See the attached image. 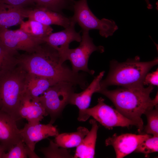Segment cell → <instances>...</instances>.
<instances>
[{"instance_id":"6da1fadb","label":"cell","mask_w":158,"mask_h":158,"mask_svg":"<svg viewBox=\"0 0 158 158\" xmlns=\"http://www.w3.org/2000/svg\"><path fill=\"white\" fill-rule=\"evenodd\" d=\"M18 63L28 73L57 82H69L83 89L88 85L84 74L75 73L61 63L58 51L45 42L40 44L31 52L19 55Z\"/></svg>"},{"instance_id":"7a4b0ae2","label":"cell","mask_w":158,"mask_h":158,"mask_svg":"<svg viewBox=\"0 0 158 158\" xmlns=\"http://www.w3.org/2000/svg\"><path fill=\"white\" fill-rule=\"evenodd\" d=\"M154 87L149 85L145 88L122 87L113 90L104 88L100 89L98 92L109 98L117 110L134 122L140 132L144 128L142 115L158 105V94L154 99L150 96Z\"/></svg>"},{"instance_id":"3957f363","label":"cell","mask_w":158,"mask_h":158,"mask_svg":"<svg viewBox=\"0 0 158 158\" xmlns=\"http://www.w3.org/2000/svg\"><path fill=\"white\" fill-rule=\"evenodd\" d=\"M138 56L123 62L111 61L110 69L105 79L100 83V89L115 85L126 87L144 86L146 75L158 63L157 58L148 61H142Z\"/></svg>"},{"instance_id":"277c9868","label":"cell","mask_w":158,"mask_h":158,"mask_svg":"<svg viewBox=\"0 0 158 158\" xmlns=\"http://www.w3.org/2000/svg\"><path fill=\"white\" fill-rule=\"evenodd\" d=\"M27 72L20 65L0 73V110L17 121L21 119L19 109L25 90Z\"/></svg>"},{"instance_id":"5b68a950","label":"cell","mask_w":158,"mask_h":158,"mask_svg":"<svg viewBox=\"0 0 158 158\" xmlns=\"http://www.w3.org/2000/svg\"><path fill=\"white\" fill-rule=\"evenodd\" d=\"M73 2L74 13L71 18L72 21L78 23L81 27L82 31L98 30L100 35L107 38L112 36L118 29L114 20L105 18L101 20L98 18L90 9L87 0Z\"/></svg>"},{"instance_id":"8992f818","label":"cell","mask_w":158,"mask_h":158,"mask_svg":"<svg viewBox=\"0 0 158 158\" xmlns=\"http://www.w3.org/2000/svg\"><path fill=\"white\" fill-rule=\"evenodd\" d=\"M72 84L59 81L49 87L38 98L40 102L51 118L49 123L53 124L66 106L69 104L74 92Z\"/></svg>"},{"instance_id":"52a82bcc","label":"cell","mask_w":158,"mask_h":158,"mask_svg":"<svg viewBox=\"0 0 158 158\" xmlns=\"http://www.w3.org/2000/svg\"><path fill=\"white\" fill-rule=\"evenodd\" d=\"M82 32L81 40L79 46L74 49H67L61 57L60 61L63 63L65 61L69 60L72 65V70L75 73H78L81 71L93 75L95 71L90 69L88 67L90 56L95 51L103 53L104 48L102 46L95 45L89 31Z\"/></svg>"},{"instance_id":"ba28073f","label":"cell","mask_w":158,"mask_h":158,"mask_svg":"<svg viewBox=\"0 0 158 158\" xmlns=\"http://www.w3.org/2000/svg\"><path fill=\"white\" fill-rule=\"evenodd\" d=\"M97 104L94 107L86 109L84 112L83 121L90 116L106 128L112 129L117 126L129 127L136 123L126 117L116 109L106 104L102 97L98 100Z\"/></svg>"},{"instance_id":"9c48e42d","label":"cell","mask_w":158,"mask_h":158,"mask_svg":"<svg viewBox=\"0 0 158 158\" xmlns=\"http://www.w3.org/2000/svg\"><path fill=\"white\" fill-rule=\"evenodd\" d=\"M44 42L30 36L20 29L16 30H9L7 28L0 29V45L10 50H21L30 53Z\"/></svg>"},{"instance_id":"30bf717a","label":"cell","mask_w":158,"mask_h":158,"mask_svg":"<svg viewBox=\"0 0 158 158\" xmlns=\"http://www.w3.org/2000/svg\"><path fill=\"white\" fill-rule=\"evenodd\" d=\"M22 140L28 150L32 152L36 144L38 142L49 137H55L59 134L56 126L49 123L47 124L40 123H26L20 129Z\"/></svg>"},{"instance_id":"8fae6325","label":"cell","mask_w":158,"mask_h":158,"mask_svg":"<svg viewBox=\"0 0 158 158\" xmlns=\"http://www.w3.org/2000/svg\"><path fill=\"white\" fill-rule=\"evenodd\" d=\"M152 136L148 134L136 135L126 133L118 135L114 134L105 141L106 146L111 145L117 158H122L134 151L144 140Z\"/></svg>"},{"instance_id":"7c38bea8","label":"cell","mask_w":158,"mask_h":158,"mask_svg":"<svg viewBox=\"0 0 158 158\" xmlns=\"http://www.w3.org/2000/svg\"><path fill=\"white\" fill-rule=\"evenodd\" d=\"M71 25L61 31L52 32L43 39V41L51 46L59 52L61 57L69 48L72 42H80L81 40L80 32H77L75 29L76 23L72 21Z\"/></svg>"},{"instance_id":"4fadbf2b","label":"cell","mask_w":158,"mask_h":158,"mask_svg":"<svg viewBox=\"0 0 158 158\" xmlns=\"http://www.w3.org/2000/svg\"><path fill=\"white\" fill-rule=\"evenodd\" d=\"M16 121L0 110V143L8 151L22 138Z\"/></svg>"},{"instance_id":"5bb4252c","label":"cell","mask_w":158,"mask_h":158,"mask_svg":"<svg viewBox=\"0 0 158 158\" xmlns=\"http://www.w3.org/2000/svg\"><path fill=\"white\" fill-rule=\"evenodd\" d=\"M25 16L46 25H57L65 28L70 26L73 22L71 17H67L60 13L39 7L33 9L26 8Z\"/></svg>"},{"instance_id":"9a60e30c","label":"cell","mask_w":158,"mask_h":158,"mask_svg":"<svg viewBox=\"0 0 158 158\" xmlns=\"http://www.w3.org/2000/svg\"><path fill=\"white\" fill-rule=\"evenodd\" d=\"M104 73V71L100 72L82 92H74L71 97L69 104L76 105L79 110L78 120L83 121L84 112L88 108L93 94L98 92L100 89V83Z\"/></svg>"},{"instance_id":"2e32d148","label":"cell","mask_w":158,"mask_h":158,"mask_svg":"<svg viewBox=\"0 0 158 158\" xmlns=\"http://www.w3.org/2000/svg\"><path fill=\"white\" fill-rule=\"evenodd\" d=\"M19 114L21 118L32 123H40L44 116L48 115L39 100L32 97L26 90L21 99Z\"/></svg>"},{"instance_id":"e0dca14e","label":"cell","mask_w":158,"mask_h":158,"mask_svg":"<svg viewBox=\"0 0 158 158\" xmlns=\"http://www.w3.org/2000/svg\"><path fill=\"white\" fill-rule=\"evenodd\" d=\"M97 121L91 119L89 122L92 125L90 131L76 147L74 158H93L95 150L97 132L98 128Z\"/></svg>"},{"instance_id":"ac0fdd59","label":"cell","mask_w":158,"mask_h":158,"mask_svg":"<svg viewBox=\"0 0 158 158\" xmlns=\"http://www.w3.org/2000/svg\"><path fill=\"white\" fill-rule=\"evenodd\" d=\"M25 10L0 2V29L20 24L26 18Z\"/></svg>"},{"instance_id":"d6986e66","label":"cell","mask_w":158,"mask_h":158,"mask_svg":"<svg viewBox=\"0 0 158 158\" xmlns=\"http://www.w3.org/2000/svg\"><path fill=\"white\" fill-rule=\"evenodd\" d=\"M57 82L49 78L27 72L25 90L32 97L38 99L39 97L49 87Z\"/></svg>"},{"instance_id":"ffe728a7","label":"cell","mask_w":158,"mask_h":158,"mask_svg":"<svg viewBox=\"0 0 158 158\" xmlns=\"http://www.w3.org/2000/svg\"><path fill=\"white\" fill-rule=\"evenodd\" d=\"M89 131L85 127L79 126L75 132L59 133L55 137V142L59 147L65 148L76 147Z\"/></svg>"},{"instance_id":"44dd1931","label":"cell","mask_w":158,"mask_h":158,"mask_svg":"<svg viewBox=\"0 0 158 158\" xmlns=\"http://www.w3.org/2000/svg\"><path fill=\"white\" fill-rule=\"evenodd\" d=\"M20 25V29L30 36L42 41L43 39L51 33L53 30L50 26L31 19H29L25 21H23Z\"/></svg>"},{"instance_id":"7402d4cb","label":"cell","mask_w":158,"mask_h":158,"mask_svg":"<svg viewBox=\"0 0 158 158\" xmlns=\"http://www.w3.org/2000/svg\"><path fill=\"white\" fill-rule=\"evenodd\" d=\"M19 55L18 51L8 49L0 45V73L16 66Z\"/></svg>"},{"instance_id":"603a6c76","label":"cell","mask_w":158,"mask_h":158,"mask_svg":"<svg viewBox=\"0 0 158 158\" xmlns=\"http://www.w3.org/2000/svg\"><path fill=\"white\" fill-rule=\"evenodd\" d=\"M59 147L52 140H49V146L42 148L40 151L47 158H73L70 154V151L65 148Z\"/></svg>"},{"instance_id":"cb8c5ba5","label":"cell","mask_w":158,"mask_h":158,"mask_svg":"<svg viewBox=\"0 0 158 158\" xmlns=\"http://www.w3.org/2000/svg\"><path fill=\"white\" fill-rule=\"evenodd\" d=\"M153 109L145 114L147 118V123L144 126V132L147 134H151L158 136V105Z\"/></svg>"},{"instance_id":"d4e9b609","label":"cell","mask_w":158,"mask_h":158,"mask_svg":"<svg viewBox=\"0 0 158 158\" xmlns=\"http://www.w3.org/2000/svg\"><path fill=\"white\" fill-rule=\"evenodd\" d=\"M158 151V136H153L144 140L134 151L147 154Z\"/></svg>"},{"instance_id":"484cf974","label":"cell","mask_w":158,"mask_h":158,"mask_svg":"<svg viewBox=\"0 0 158 158\" xmlns=\"http://www.w3.org/2000/svg\"><path fill=\"white\" fill-rule=\"evenodd\" d=\"M37 7L46 8L55 12L60 13L66 7V0H33Z\"/></svg>"},{"instance_id":"4316f807","label":"cell","mask_w":158,"mask_h":158,"mask_svg":"<svg viewBox=\"0 0 158 158\" xmlns=\"http://www.w3.org/2000/svg\"><path fill=\"white\" fill-rule=\"evenodd\" d=\"M3 155L2 158H27L28 157L25 144L22 140Z\"/></svg>"},{"instance_id":"83f0119b","label":"cell","mask_w":158,"mask_h":158,"mask_svg":"<svg viewBox=\"0 0 158 158\" xmlns=\"http://www.w3.org/2000/svg\"><path fill=\"white\" fill-rule=\"evenodd\" d=\"M158 70L151 73H148L146 75L143 82L144 85L158 86Z\"/></svg>"},{"instance_id":"f1b7e54d","label":"cell","mask_w":158,"mask_h":158,"mask_svg":"<svg viewBox=\"0 0 158 158\" xmlns=\"http://www.w3.org/2000/svg\"><path fill=\"white\" fill-rule=\"evenodd\" d=\"M0 2L8 5L21 7H24L25 6L34 3L33 0H0Z\"/></svg>"},{"instance_id":"f546056e","label":"cell","mask_w":158,"mask_h":158,"mask_svg":"<svg viewBox=\"0 0 158 158\" xmlns=\"http://www.w3.org/2000/svg\"><path fill=\"white\" fill-rule=\"evenodd\" d=\"M6 151L4 147L0 143V158H2L3 155Z\"/></svg>"},{"instance_id":"4dcf8cb0","label":"cell","mask_w":158,"mask_h":158,"mask_svg":"<svg viewBox=\"0 0 158 158\" xmlns=\"http://www.w3.org/2000/svg\"><path fill=\"white\" fill-rule=\"evenodd\" d=\"M147 4V7L148 9H150L152 8V6L150 4L149 0H145Z\"/></svg>"}]
</instances>
